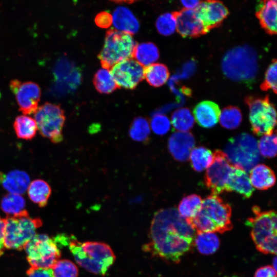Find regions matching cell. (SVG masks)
Wrapping results in <instances>:
<instances>
[{
    "label": "cell",
    "mask_w": 277,
    "mask_h": 277,
    "mask_svg": "<svg viewBox=\"0 0 277 277\" xmlns=\"http://www.w3.org/2000/svg\"><path fill=\"white\" fill-rule=\"evenodd\" d=\"M195 230L176 209L157 211L150 228V242L143 249L152 256L178 263L193 245Z\"/></svg>",
    "instance_id": "6da1fadb"
},
{
    "label": "cell",
    "mask_w": 277,
    "mask_h": 277,
    "mask_svg": "<svg viewBox=\"0 0 277 277\" xmlns=\"http://www.w3.org/2000/svg\"><path fill=\"white\" fill-rule=\"evenodd\" d=\"M231 216L230 206L217 195L211 194L204 199L196 214L187 221L196 232L224 233L232 228Z\"/></svg>",
    "instance_id": "7a4b0ae2"
},
{
    "label": "cell",
    "mask_w": 277,
    "mask_h": 277,
    "mask_svg": "<svg viewBox=\"0 0 277 277\" xmlns=\"http://www.w3.org/2000/svg\"><path fill=\"white\" fill-rule=\"evenodd\" d=\"M68 244L77 263L90 272L104 275L115 260L111 248L105 243H82L70 237Z\"/></svg>",
    "instance_id": "3957f363"
},
{
    "label": "cell",
    "mask_w": 277,
    "mask_h": 277,
    "mask_svg": "<svg viewBox=\"0 0 277 277\" xmlns=\"http://www.w3.org/2000/svg\"><path fill=\"white\" fill-rule=\"evenodd\" d=\"M222 69L228 78L245 84L255 80L258 69V56L251 47L244 45L229 50L222 61Z\"/></svg>",
    "instance_id": "277c9868"
},
{
    "label": "cell",
    "mask_w": 277,
    "mask_h": 277,
    "mask_svg": "<svg viewBox=\"0 0 277 277\" xmlns=\"http://www.w3.org/2000/svg\"><path fill=\"white\" fill-rule=\"evenodd\" d=\"M254 216L246 224L251 229V236L256 249L264 254H275L277 248L276 214L274 210L261 211L257 206L252 207Z\"/></svg>",
    "instance_id": "5b68a950"
},
{
    "label": "cell",
    "mask_w": 277,
    "mask_h": 277,
    "mask_svg": "<svg viewBox=\"0 0 277 277\" xmlns=\"http://www.w3.org/2000/svg\"><path fill=\"white\" fill-rule=\"evenodd\" d=\"M42 225L38 218L29 216L26 210L5 219L4 244L9 249L21 250L36 234Z\"/></svg>",
    "instance_id": "8992f818"
},
{
    "label": "cell",
    "mask_w": 277,
    "mask_h": 277,
    "mask_svg": "<svg viewBox=\"0 0 277 277\" xmlns=\"http://www.w3.org/2000/svg\"><path fill=\"white\" fill-rule=\"evenodd\" d=\"M136 44L130 33L114 29L108 30L104 46L97 55L101 66L109 70L118 62L131 58Z\"/></svg>",
    "instance_id": "52a82bcc"
},
{
    "label": "cell",
    "mask_w": 277,
    "mask_h": 277,
    "mask_svg": "<svg viewBox=\"0 0 277 277\" xmlns=\"http://www.w3.org/2000/svg\"><path fill=\"white\" fill-rule=\"evenodd\" d=\"M230 163L249 172L260 161L258 142L251 134L243 133L230 138L224 152Z\"/></svg>",
    "instance_id": "ba28073f"
},
{
    "label": "cell",
    "mask_w": 277,
    "mask_h": 277,
    "mask_svg": "<svg viewBox=\"0 0 277 277\" xmlns=\"http://www.w3.org/2000/svg\"><path fill=\"white\" fill-rule=\"evenodd\" d=\"M58 246L55 238L45 234L34 235L24 247L31 267L52 268L61 256Z\"/></svg>",
    "instance_id": "9c48e42d"
},
{
    "label": "cell",
    "mask_w": 277,
    "mask_h": 277,
    "mask_svg": "<svg viewBox=\"0 0 277 277\" xmlns=\"http://www.w3.org/2000/svg\"><path fill=\"white\" fill-rule=\"evenodd\" d=\"M245 102L248 106L252 131L257 135L271 134L276 125V115L274 105L268 95L263 97L248 96Z\"/></svg>",
    "instance_id": "30bf717a"
},
{
    "label": "cell",
    "mask_w": 277,
    "mask_h": 277,
    "mask_svg": "<svg viewBox=\"0 0 277 277\" xmlns=\"http://www.w3.org/2000/svg\"><path fill=\"white\" fill-rule=\"evenodd\" d=\"M33 114L37 130L42 136L54 143L62 141L66 117L64 110L60 105L46 102L39 106Z\"/></svg>",
    "instance_id": "8fae6325"
},
{
    "label": "cell",
    "mask_w": 277,
    "mask_h": 277,
    "mask_svg": "<svg viewBox=\"0 0 277 277\" xmlns=\"http://www.w3.org/2000/svg\"><path fill=\"white\" fill-rule=\"evenodd\" d=\"M213 155L212 162L207 169L204 180L212 194L218 195L227 191L229 175L233 166L223 151L216 150Z\"/></svg>",
    "instance_id": "7c38bea8"
},
{
    "label": "cell",
    "mask_w": 277,
    "mask_h": 277,
    "mask_svg": "<svg viewBox=\"0 0 277 277\" xmlns=\"http://www.w3.org/2000/svg\"><path fill=\"white\" fill-rule=\"evenodd\" d=\"M9 86L23 114H34L39 107L41 97V89L38 84L14 79L10 81Z\"/></svg>",
    "instance_id": "4fadbf2b"
},
{
    "label": "cell",
    "mask_w": 277,
    "mask_h": 277,
    "mask_svg": "<svg viewBox=\"0 0 277 277\" xmlns=\"http://www.w3.org/2000/svg\"><path fill=\"white\" fill-rule=\"evenodd\" d=\"M144 68L134 59L122 61L111 68V73L118 88L132 90L143 80Z\"/></svg>",
    "instance_id": "5bb4252c"
},
{
    "label": "cell",
    "mask_w": 277,
    "mask_h": 277,
    "mask_svg": "<svg viewBox=\"0 0 277 277\" xmlns=\"http://www.w3.org/2000/svg\"><path fill=\"white\" fill-rule=\"evenodd\" d=\"M172 13L176 21V30L183 37H197L209 32L199 17L195 9L184 8Z\"/></svg>",
    "instance_id": "9a60e30c"
},
{
    "label": "cell",
    "mask_w": 277,
    "mask_h": 277,
    "mask_svg": "<svg viewBox=\"0 0 277 277\" xmlns=\"http://www.w3.org/2000/svg\"><path fill=\"white\" fill-rule=\"evenodd\" d=\"M195 10L208 31L219 27L229 14L228 8L220 0H203Z\"/></svg>",
    "instance_id": "2e32d148"
},
{
    "label": "cell",
    "mask_w": 277,
    "mask_h": 277,
    "mask_svg": "<svg viewBox=\"0 0 277 277\" xmlns=\"http://www.w3.org/2000/svg\"><path fill=\"white\" fill-rule=\"evenodd\" d=\"M194 145L195 139L191 132L177 131L170 136L168 147L175 160L184 162L188 160Z\"/></svg>",
    "instance_id": "e0dca14e"
},
{
    "label": "cell",
    "mask_w": 277,
    "mask_h": 277,
    "mask_svg": "<svg viewBox=\"0 0 277 277\" xmlns=\"http://www.w3.org/2000/svg\"><path fill=\"white\" fill-rule=\"evenodd\" d=\"M277 0H260L255 15L262 28L270 35L276 34Z\"/></svg>",
    "instance_id": "ac0fdd59"
},
{
    "label": "cell",
    "mask_w": 277,
    "mask_h": 277,
    "mask_svg": "<svg viewBox=\"0 0 277 277\" xmlns=\"http://www.w3.org/2000/svg\"><path fill=\"white\" fill-rule=\"evenodd\" d=\"M193 113L194 119L200 126L211 128L217 124L221 110L216 103L205 101L195 106Z\"/></svg>",
    "instance_id": "d6986e66"
},
{
    "label": "cell",
    "mask_w": 277,
    "mask_h": 277,
    "mask_svg": "<svg viewBox=\"0 0 277 277\" xmlns=\"http://www.w3.org/2000/svg\"><path fill=\"white\" fill-rule=\"evenodd\" d=\"M30 184V177L25 171L14 170L7 173L0 172V185L9 193L21 194Z\"/></svg>",
    "instance_id": "ffe728a7"
},
{
    "label": "cell",
    "mask_w": 277,
    "mask_h": 277,
    "mask_svg": "<svg viewBox=\"0 0 277 277\" xmlns=\"http://www.w3.org/2000/svg\"><path fill=\"white\" fill-rule=\"evenodd\" d=\"M254 190L247 172L233 166L229 175L227 192L235 191L248 199L252 195Z\"/></svg>",
    "instance_id": "44dd1931"
},
{
    "label": "cell",
    "mask_w": 277,
    "mask_h": 277,
    "mask_svg": "<svg viewBox=\"0 0 277 277\" xmlns=\"http://www.w3.org/2000/svg\"><path fill=\"white\" fill-rule=\"evenodd\" d=\"M112 18L114 27L118 31L132 35L139 30L140 24L138 20L127 8H116L113 13Z\"/></svg>",
    "instance_id": "7402d4cb"
},
{
    "label": "cell",
    "mask_w": 277,
    "mask_h": 277,
    "mask_svg": "<svg viewBox=\"0 0 277 277\" xmlns=\"http://www.w3.org/2000/svg\"><path fill=\"white\" fill-rule=\"evenodd\" d=\"M250 181L253 187L264 190L272 187L275 183L273 171L265 164H258L250 171Z\"/></svg>",
    "instance_id": "603a6c76"
},
{
    "label": "cell",
    "mask_w": 277,
    "mask_h": 277,
    "mask_svg": "<svg viewBox=\"0 0 277 277\" xmlns=\"http://www.w3.org/2000/svg\"><path fill=\"white\" fill-rule=\"evenodd\" d=\"M140 64L147 67L155 62L160 57L157 46L151 42L136 44L132 56Z\"/></svg>",
    "instance_id": "cb8c5ba5"
},
{
    "label": "cell",
    "mask_w": 277,
    "mask_h": 277,
    "mask_svg": "<svg viewBox=\"0 0 277 277\" xmlns=\"http://www.w3.org/2000/svg\"><path fill=\"white\" fill-rule=\"evenodd\" d=\"M27 192L32 202L40 207H44L47 204L51 193V189L44 180L36 179L30 183Z\"/></svg>",
    "instance_id": "d4e9b609"
},
{
    "label": "cell",
    "mask_w": 277,
    "mask_h": 277,
    "mask_svg": "<svg viewBox=\"0 0 277 277\" xmlns=\"http://www.w3.org/2000/svg\"><path fill=\"white\" fill-rule=\"evenodd\" d=\"M193 244L200 253L210 255L218 250L220 242L214 232H196Z\"/></svg>",
    "instance_id": "484cf974"
},
{
    "label": "cell",
    "mask_w": 277,
    "mask_h": 277,
    "mask_svg": "<svg viewBox=\"0 0 277 277\" xmlns=\"http://www.w3.org/2000/svg\"><path fill=\"white\" fill-rule=\"evenodd\" d=\"M144 74L147 82L153 87L164 85L170 75L168 67L162 63H153L146 67Z\"/></svg>",
    "instance_id": "4316f807"
},
{
    "label": "cell",
    "mask_w": 277,
    "mask_h": 277,
    "mask_svg": "<svg viewBox=\"0 0 277 277\" xmlns=\"http://www.w3.org/2000/svg\"><path fill=\"white\" fill-rule=\"evenodd\" d=\"M13 128L17 137L26 140L32 139L37 131L34 118L25 114L19 115L15 118Z\"/></svg>",
    "instance_id": "83f0119b"
},
{
    "label": "cell",
    "mask_w": 277,
    "mask_h": 277,
    "mask_svg": "<svg viewBox=\"0 0 277 277\" xmlns=\"http://www.w3.org/2000/svg\"><path fill=\"white\" fill-rule=\"evenodd\" d=\"M189 158L193 170L201 172L210 165L213 155L211 150L201 146L193 148L190 153Z\"/></svg>",
    "instance_id": "f1b7e54d"
},
{
    "label": "cell",
    "mask_w": 277,
    "mask_h": 277,
    "mask_svg": "<svg viewBox=\"0 0 277 277\" xmlns=\"http://www.w3.org/2000/svg\"><path fill=\"white\" fill-rule=\"evenodd\" d=\"M202 202L201 197L197 194H193L186 196L180 202L177 212L181 217L190 220L200 210Z\"/></svg>",
    "instance_id": "f546056e"
},
{
    "label": "cell",
    "mask_w": 277,
    "mask_h": 277,
    "mask_svg": "<svg viewBox=\"0 0 277 277\" xmlns=\"http://www.w3.org/2000/svg\"><path fill=\"white\" fill-rule=\"evenodd\" d=\"M93 83L97 91L102 94L111 93L118 88L111 72L107 69L98 70L94 74Z\"/></svg>",
    "instance_id": "4dcf8cb0"
},
{
    "label": "cell",
    "mask_w": 277,
    "mask_h": 277,
    "mask_svg": "<svg viewBox=\"0 0 277 277\" xmlns=\"http://www.w3.org/2000/svg\"><path fill=\"white\" fill-rule=\"evenodd\" d=\"M26 202L24 198L18 194L8 193L1 201V207L7 216L17 215L24 211Z\"/></svg>",
    "instance_id": "1f68e13d"
},
{
    "label": "cell",
    "mask_w": 277,
    "mask_h": 277,
    "mask_svg": "<svg viewBox=\"0 0 277 277\" xmlns=\"http://www.w3.org/2000/svg\"><path fill=\"white\" fill-rule=\"evenodd\" d=\"M194 122L193 114L187 108L178 109L171 115L172 125L179 132L188 131L193 127Z\"/></svg>",
    "instance_id": "d6a6232c"
},
{
    "label": "cell",
    "mask_w": 277,
    "mask_h": 277,
    "mask_svg": "<svg viewBox=\"0 0 277 277\" xmlns=\"http://www.w3.org/2000/svg\"><path fill=\"white\" fill-rule=\"evenodd\" d=\"M219 118L220 124L223 127L233 130L240 125L242 121V114L238 107L229 106L223 108Z\"/></svg>",
    "instance_id": "836d02e7"
},
{
    "label": "cell",
    "mask_w": 277,
    "mask_h": 277,
    "mask_svg": "<svg viewBox=\"0 0 277 277\" xmlns=\"http://www.w3.org/2000/svg\"><path fill=\"white\" fill-rule=\"evenodd\" d=\"M150 133V125L147 119L143 117H137L133 120L129 128V135L133 140L146 142Z\"/></svg>",
    "instance_id": "e575fe53"
},
{
    "label": "cell",
    "mask_w": 277,
    "mask_h": 277,
    "mask_svg": "<svg viewBox=\"0 0 277 277\" xmlns=\"http://www.w3.org/2000/svg\"><path fill=\"white\" fill-rule=\"evenodd\" d=\"M259 152L266 158H272L276 154V135L273 132L271 134L263 135L258 142Z\"/></svg>",
    "instance_id": "d590c367"
},
{
    "label": "cell",
    "mask_w": 277,
    "mask_h": 277,
    "mask_svg": "<svg viewBox=\"0 0 277 277\" xmlns=\"http://www.w3.org/2000/svg\"><path fill=\"white\" fill-rule=\"evenodd\" d=\"M54 277H77V266L70 260H58L51 268Z\"/></svg>",
    "instance_id": "8d00e7d4"
},
{
    "label": "cell",
    "mask_w": 277,
    "mask_h": 277,
    "mask_svg": "<svg viewBox=\"0 0 277 277\" xmlns=\"http://www.w3.org/2000/svg\"><path fill=\"white\" fill-rule=\"evenodd\" d=\"M156 28L160 34L164 36L172 34L176 30V21L173 13H165L156 19Z\"/></svg>",
    "instance_id": "74e56055"
},
{
    "label": "cell",
    "mask_w": 277,
    "mask_h": 277,
    "mask_svg": "<svg viewBox=\"0 0 277 277\" xmlns=\"http://www.w3.org/2000/svg\"><path fill=\"white\" fill-rule=\"evenodd\" d=\"M276 60L273 59L267 68L265 78L260 85V89L264 91L271 90L275 94L276 93Z\"/></svg>",
    "instance_id": "f35d334b"
},
{
    "label": "cell",
    "mask_w": 277,
    "mask_h": 277,
    "mask_svg": "<svg viewBox=\"0 0 277 277\" xmlns=\"http://www.w3.org/2000/svg\"><path fill=\"white\" fill-rule=\"evenodd\" d=\"M150 126L154 133L163 135L170 130L171 124L168 117L163 114H156L150 121Z\"/></svg>",
    "instance_id": "ab89813d"
},
{
    "label": "cell",
    "mask_w": 277,
    "mask_h": 277,
    "mask_svg": "<svg viewBox=\"0 0 277 277\" xmlns=\"http://www.w3.org/2000/svg\"><path fill=\"white\" fill-rule=\"evenodd\" d=\"M27 274L28 277H54L51 268L30 267Z\"/></svg>",
    "instance_id": "60d3db41"
},
{
    "label": "cell",
    "mask_w": 277,
    "mask_h": 277,
    "mask_svg": "<svg viewBox=\"0 0 277 277\" xmlns=\"http://www.w3.org/2000/svg\"><path fill=\"white\" fill-rule=\"evenodd\" d=\"M95 22L98 27L106 28L112 23V16L108 12H102L96 15Z\"/></svg>",
    "instance_id": "b9f144b4"
},
{
    "label": "cell",
    "mask_w": 277,
    "mask_h": 277,
    "mask_svg": "<svg viewBox=\"0 0 277 277\" xmlns=\"http://www.w3.org/2000/svg\"><path fill=\"white\" fill-rule=\"evenodd\" d=\"M254 277H276V271L272 266L266 265L258 268Z\"/></svg>",
    "instance_id": "7bdbcfd3"
},
{
    "label": "cell",
    "mask_w": 277,
    "mask_h": 277,
    "mask_svg": "<svg viewBox=\"0 0 277 277\" xmlns=\"http://www.w3.org/2000/svg\"><path fill=\"white\" fill-rule=\"evenodd\" d=\"M5 227V219L0 216V256L2 255L5 249L4 233Z\"/></svg>",
    "instance_id": "ee69618b"
},
{
    "label": "cell",
    "mask_w": 277,
    "mask_h": 277,
    "mask_svg": "<svg viewBox=\"0 0 277 277\" xmlns=\"http://www.w3.org/2000/svg\"><path fill=\"white\" fill-rule=\"evenodd\" d=\"M203 0H180L184 8L195 9Z\"/></svg>",
    "instance_id": "f6af8a7d"
},
{
    "label": "cell",
    "mask_w": 277,
    "mask_h": 277,
    "mask_svg": "<svg viewBox=\"0 0 277 277\" xmlns=\"http://www.w3.org/2000/svg\"><path fill=\"white\" fill-rule=\"evenodd\" d=\"M114 2L116 3H132L138 0H111Z\"/></svg>",
    "instance_id": "bcb514c9"
},
{
    "label": "cell",
    "mask_w": 277,
    "mask_h": 277,
    "mask_svg": "<svg viewBox=\"0 0 277 277\" xmlns=\"http://www.w3.org/2000/svg\"><path fill=\"white\" fill-rule=\"evenodd\" d=\"M273 265L272 266L275 269L276 268V258L275 257L274 259L273 260L272 262Z\"/></svg>",
    "instance_id": "7dc6e473"
}]
</instances>
